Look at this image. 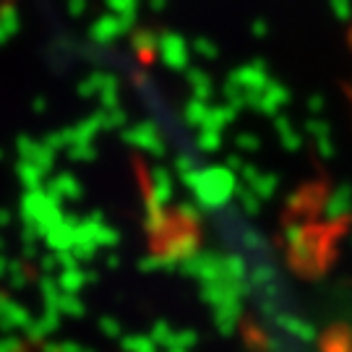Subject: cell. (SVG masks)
Segmentation results:
<instances>
[{"label": "cell", "instance_id": "obj_1", "mask_svg": "<svg viewBox=\"0 0 352 352\" xmlns=\"http://www.w3.org/2000/svg\"><path fill=\"white\" fill-rule=\"evenodd\" d=\"M352 227L350 219L340 222H302L285 217L282 219V238L287 243V266L300 279H316L327 277L334 258H337V243H340Z\"/></svg>", "mask_w": 352, "mask_h": 352}, {"label": "cell", "instance_id": "obj_2", "mask_svg": "<svg viewBox=\"0 0 352 352\" xmlns=\"http://www.w3.org/2000/svg\"><path fill=\"white\" fill-rule=\"evenodd\" d=\"M183 186L193 193L196 204L204 212H219L230 206V199L235 196L238 183H235V173L230 167H199L188 175H183Z\"/></svg>", "mask_w": 352, "mask_h": 352}, {"label": "cell", "instance_id": "obj_3", "mask_svg": "<svg viewBox=\"0 0 352 352\" xmlns=\"http://www.w3.org/2000/svg\"><path fill=\"white\" fill-rule=\"evenodd\" d=\"M65 217L63 201L55 199L47 190H24L21 204H19V219L21 227H29L32 232H37L39 238L45 240V235L52 227L58 225Z\"/></svg>", "mask_w": 352, "mask_h": 352}, {"label": "cell", "instance_id": "obj_4", "mask_svg": "<svg viewBox=\"0 0 352 352\" xmlns=\"http://www.w3.org/2000/svg\"><path fill=\"white\" fill-rule=\"evenodd\" d=\"M329 180L318 177V180H308L302 183L298 190H292L285 201V217L292 219H302V222H314L316 217H321L324 204L329 196Z\"/></svg>", "mask_w": 352, "mask_h": 352}, {"label": "cell", "instance_id": "obj_5", "mask_svg": "<svg viewBox=\"0 0 352 352\" xmlns=\"http://www.w3.org/2000/svg\"><path fill=\"white\" fill-rule=\"evenodd\" d=\"M177 272L183 277L201 282H214V279H227V266H225V253L217 251H199L186 261H180Z\"/></svg>", "mask_w": 352, "mask_h": 352}, {"label": "cell", "instance_id": "obj_6", "mask_svg": "<svg viewBox=\"0 0 352 352\" xmlns=\"http://www.w3.org/2000/svg\"><path fill=\"white\" fill-rule=\"evenodd\" d=\"M32 311L24 302H16L11 295H6L0 302V331L3 334H13V331H26L32 324Z\"/></svg>", "mask_w": 352, "mask_h": 352}, {"label": "cell", "instance_id": "obj_7", "mask_svg": "<svg viewBox=\"0 0 352 352\" xmlns=\"http://www.w3.org/2000/svg\"><path fill=\"white\" fill-rule=\"evenodd\" d=\"M78 225H81V217L78 214H65L58 225L52 227L50 232L45 235V243L52 253L71 251L76 245V235H78Z\"/></svg>", "mask_w": 352, "mask_h": 352}, {"label": "cell", "instance_id": "obj_8", "mask_svg": "<svg viewBox=\"0 0 352 352\" xmlns=\"http://www.w3.org/2000/svg\"><path fill=\"white\" fill-rule=\"evenodd\" d=\"M321 217L327 222H340V219H350L352 217V183H340L329 190L327 204Z\"/></svg>", "mask_w": 352, "mask_h": 352}, {"label": "cell", "instance_id": "obj_9", "mask_svg": "<svg viewBox=\"0 0 352 352\" xmlns=\"http://www.w3.org/2000/svg\"><path fill=\"white\" fill-rule=\"evenodd\" d=\"M60 324H63V316L58 308H42V314L39 318H34L29 329L24 331V337L29 344H42V342H47L50 334L55 331H60Z\"/></svg>", "mask_w": 352, "mask_h": 352}, {"label": "cell", "instance_id": "obj_10", "mask_svg": "<svg viewBox=\"0 0 352 352\" xmlns=\"http://www.w3.org/2000/svg\"><path fill=\"white\" fill-rule=\"evenodd\" d=\"M272 324H274L279 331H285L287 337L302 342V344H311V342L318 340L314 324H311V321H305V318H300V316L289 314V311H282V314H277Z\"/></svg>", "mask_w": 352, "mask_h": 352}, {"label": "cell", "instance_id": "obj_11", "mask_svg": "<svg viewBox=\"0 0 352 352\" xmlns=\"http://www.w3.org/2000/svg\"><path fill=\"white\" fill-rule=\"evenodd\" d=\"M243 311H245V302L235 300V302H225L219 308H214V329L219 337H232L235 331L243 324Z\"/></svg>", "mask_w": 352, "mask_h": 352}, {"label": "cell", "instance_id": "obj_12", "mask_svg": "<svg viewBox=\"0 0 352 352\" xmlns=\"http://www.w3.org/2000/svg\"><path fill=\"white\" fill-rule=\"evenodd\" d=\"M45 190L52 193L55 199H60L63 204H76L84 199V186L74 173H58L55 177H50Z\"/></svg>", "mask_w": 352, "mask_h": 352}, {"label": "cell", "instance_id": "obj_13", "mask_svg": "<svg viewBox=\"0 0 352 352\" xmlns=\"http://www.w3.org/2000/svg\"><path fill=\"white\" fill-rule=\"evenodd\" d=\"M318 352H352V327L350 324H331L318 337Z\"/></svg>", "mask_w": 352, "mask_h": 352}, {"label": "cell", "instance_id": "obj_14", "mask_svg": "<svg viewBox=\"0 0 352 352\" xmlns=\"http://www.w3.org/2000/svg\"><path fill=\"white\" fill-rule=\"evenodd\" d=\"M19 151H21V160L26 162H34L37 167H42L45 173H50L52 164H55V151L50 146H42V144H34L29 139L19 141Z\"/></svg>", "mask_w": 352, "mask_h": 352}, {"label": "cell", "instance_id": "obj_15", "mask_svg": "<svg viewBox=\"0 0 352 352\" xmlns=\"http://www.w3.org/2000/svg\"><path fill=\"white\" fill-rule=\"evenodd\" d=\"M149 186H151L154 199L167 209L170 201H173V190H175V186H173V175H170L164 167L157 164V167H151L149 170Z\"/></svg>", "mask_w": 352, "mask_h": 352}, {"label": "cell", "instance_id": "obj_16", "mask_svg": "<svg viewBox=\"0 0 352 352\" xmlns=\"http://www.w3.org/2000/svg\"><path fill=\"white\" fill-rule=\"evenodd\" d=\"M240 331H243V342H245L253 352H274V347H277V340H272L256 321H243V324H240Z\"/></svg>", "mask_w": 352, "mask_h": 352}, {"label": "cell", "instance_id": "obj_17", "mask_svg": "<svg viewBox=\"0 0 352 352\" xmlns=\"http://www.w3.org/2000/svg\"><path fill=\"white\" fill-rule=\"evenodd\" d=\"M6 279H8V287L11 289H24L32 282H37V269H34V264L24 261V258H16V261L8 264Z\"/></svg>", "mask_w": 352, "mask_h": 352}, {"label": "cell", "instance_id": "obj_18", "mask_svg": "<svg viewBox=\"0 0 352 352\" xmlns=\"http://www.w3.org/2000/svg\"><path fill=\"white\" fill-rule=\"evenodd\" d=\"M126 141L131 144V146H139V149L149 151L151 157H162L164 154V144L160 139H157V133L151 131V128H136V131H131V133H126Z\"/></svg>", "mask_w": 352, "mask_h": 352}, {"label": "cell", "instance_id": "obj_19", "mask_svg": "<svg viewBox=\"0 0 352 352\" xmlns=\"http://www.w3.org/2000/svg\"><path fill=\"white\" fill-rule=\"evenodd\" d=\"M16 175H19V180H21V186H24V190H42L47 183H45V170L42 167H37L34 162H26V160H21V162L16 164Z\"/></svg>", "mask_w": 352, "mask_h": 352}, {"label": "cell", "instance_id": "obj_20", "mask_svg": "<svg viewBox=\"0 0 352 352\" xmlns=\"http://www.w3.org/2000/svg\"><path fill=\"white\" fill-rule=\"evenodd\" d=\"M177 266H180L177 261L167 258L162 253H149V256H144L139 264H136V269H139L141 274H157V272H162V274H175Z\"/></svg>", "mask_w": 352, "mask_h": 352}, {"label": "cell", "instance_id": "obj_21", "mask_svg": "<svg viewBox=\"0 0 352 352\" xmlns=\"http://www.w3.org/2000/svg\"><path fill=\"white\" fill-rule=\"evenodd\" d=\"M58 285L65 295H81V289H87V269L81 266H74V269H63L58 274Z\"/></svg>", "mask_w": 352, "mask_h": 352}, {"label": "cell", "instance_id": "obj_22", "mask_svg": "<svg viewBox=\"0 0 352 352\" xmlns=\"http://www.w3.org/2000/svg\"><path fill=\"white\" fill-rule=\"evenodd\" d=\"M37 289H39V298H42V308H58V300H60V295H63V289L58 285V277L39 274Z\"/></svg>", "mask_w": 352, "mask_h": 352}, {"label": "cell", "instance_id": "obj_23", "mask_svg": "<svg viewBox=\"0 0 352 352\" xmlns=\"http://www.w3.org/2000/svg\"><path fill=\"white\" fill-rule=\"evenodd\" d=\"M248 188L261 199V201H272L279 190V177L274 173H258V177L253 180Z\"/></svg>", "mask_w": 352, "mask_h": 352}, {"label": "cell", "instance_id": "obj_24", "mask_svg": "<svg viewBox=\"0 0 352 352\" xmlns=\"http://www.w3.org/2000/svg\"><path fill=\"white\" fill-rule=\"evenodd\" d=\"M235 199H238V209L243 217H251V219H256L258 214H261V199L253 193L248 186H238V190H235Z\"/></svg>", "mask_w": 352, "mask_h": 352}, {"label": "cell", "instance_id": "obj_25", "mask_svg": "<svg viewBox=\"0 0 352 352\" xmlns=\"http://www.w3.org/2000/svg\"><path fill=\"white\" fill-rule=\"evenodd\" d=\"M160 347L151 342L149 334H141V331H133V334H123L120 337V352H157Z\"/></svg>", "mask_w": 352, "mask_h": 352}, {"label": "cell", "instance_id": "obj_26", "mask_svg": "<svg viewBox=\"0 0 352 352\" xmlns=\"http://www.w3.org/2000/svg\"><path fill=\"white\" fill-rule=\"evenodd\" d=\"M225 266H227V279H235V282L248 279L251 264H248L245 256H240V253H225Z\"/></svg>", "mask_w": 352, "mask_h": 352}, {"label": "cell", "instance_id": "obj_27", "mask_svg": "<svg viewBox=\"0 0 352 352\" xmlns=\"http://www.w3.org/2000/svg\"><path fill=\"white\" fill-rule=\"evenodd\" d=\"M173 334H175V329H173V324H170L167 318H157V321L151 324V329H149L151 342H154L157 347H162V350H167V347H170Z\"/></svg>", "mask_w": 352, "mask_h": 352}, {"label": "cell", "instance_id": "obj_28", "mask_svg": "<svg viewBox=\"0 0 352 352\" xmlns=\"http://www.w3.org/2000/svg\"><path fill=\"white\" fill-rule=\"evenodd\" d=\"M58 311L60 316H68V318H84L87 316V302L81 300L78 295H60L58 300Z\"/></svg>", "mask_w": 352, "mask_h": 352}, {"label": "cell", "instance_id": "obj_29", "mask_svg": "<svg viewBox=\"0 0 352 352\" xmlns=\"http://www.w3.org/2000/svg\"><path fill=\"white\" fill-rule=\"evenodd\" d=\"M97 327H100V331L107 340H115V342H120V337L126 334L120 318H115V316H100V318H97Z\"/></svg>", "mask_w": 352, "mask_h": 352}, {"label": "cell", "instance_id": "obj_30", "mask_svg": "<svg viewBox=\"0 0 352 352\" xmlns=\"http://www.w3.org/2000/svg\"><path fill=\"white\" fill-rule=\"evenodd\" d=\"M199 344V331L196 329H175V334H173V342H170V347H180V350H193Z\"/></svg>", "mask_w": 352, "mask_h": 352}, {"label": "cell", "instance_id": "obj_31", "mask_svg": "<svg viewBox=\"0 0 352 352\" xmlns=\"http://www.w3.org/2000/svg\"><path fill=\"white\" fill-rule=\"evenodd\" d=\"M68 157L74 160V162H91L94 157H97V151L91 149V144H71V149H68Z\"/></svg>", "mask_w": 352, "mask_h": 352}, {"label": "cell", "instance_id": "obj_32", "mask_svg": "<svg viewBox=\"0 0 352 352\" xmlns=\"http://www.w3.org/2000/svg\"><path fill=\"white\" fill-rule=\"evenodd\" d=\"M39 274H50V277H55V274H60V261H58V253H45V256H39Z\"/></svg>", "mask_w": 352, "mask_h": 352}, {"label": "cell", "instance_id": "obj_33", "mask_svg": "<svg viewBox=\"0 0 352 352\" xmlns=\"http://www.w3.org/2000/svg\"><path fill=\"white\" fill-rule=\"evenodd\" d=\"M0 352H26V342L13 337V334H6L0 340Z\"/></svg>", "mask_w": 352, "mask_h": 352}, {"label": "cell", "instance_id": "obj_34", "mask_svg": "<svg viewBox=\"0 0 352 352\" xmlns=\"http://www.w3.org/2000/svg\"><path fill=\"white\" fill-rule=\"evenodd\" d=\"M196 160H193V157H188V154H183V157H177L175 160V170H177V175L183 177V175H188V173H193V170H199V167H196Z\"/></svg>", "mask_w": 352, "mask_h": 352}, {"label": "cell", "instance_id": "obj_35", "mask_svg": "<svg viewBox=\"0 0 352 352\" xmlns=\"http://www.w3.org/2000/svg\"><path fill=\"white\" fill-rule=\"evenodd\" d=\"M199 146H201L204 151H217L219 149V136L212 133V131H206L201 139H199Z\"/></svg>", "mask_w": 352, "mask_h": 352}, {"label": "cell", "instance_id": "obj_36", "mask_svg": "<svg viewBox=\"0 0 352 352\" xmlns=\"http://www.w3.org/2000/svg\"><path fill=\"white\" fill-rule=\"evenodd\" d=\"M104 266H107V269H110V272H118V269H120V266H123V256H120V253H107V258H104Z\"/></svg>", "mask_w": 352, "mask_h": 352}, {"label": "cell", "instance_id": "obj_37", "mask_svg": "<svg viewBox=\"0 0 352 352\" xmlns=\"http://www.w3.org/2000/svg\"><path fill=\"white\" fill-rule=\"evenodd\" d=\"M11 225H13V212L6 209V206H0V230H6V227Z\"/></svg>", "mask_w": 352, "mask_h": 352}, {"label": "cell", "instance_id": "obj_38", "mask_svg": "<svg viewBox=\"0 0 352 352\" xmlns=\"http://www.w3.org/2000/svg\"><path fill=\"white\" fill-rule=\"evenodd\" d=\"M238 146H240V149L256 151V149H258V141L253 139V136H240V139H238Z\"/></svg>", "mask_w": 352, "mask_h": 352}, {"label": "cell", "instance_id": "obj_39", "mask_svg": "<svg viewBox=\"0 0 352 352\" xmlns=\"http://www.w3.org/2000/svg\"><path fill=\"white\" fill-rule=\"evenodd\" d=\"M81 350H84V344H78V342H74V340L60 342V352H81Z\"/></svg>", "mask_w": 352, "mask_h": 352}, {"label": "cell", "instance_id": "obj_40", "mask_svg": "<svg viewBox=\"0 0 352 352\" xmlns=\"http://www.w3.org/2000/svg\"><path fill=\"white\" fill-rule=\"evenodd\" d=\"M39 352H60V342H42Z\"/></svg>", "mask_w": 352, "mask_h": 352}, {"label": "cell", "instance_id": "obj_41", "mask_svg": "<svg viewBox=\"0 0 352 352\" xmlns=\"http://www.w3.org/2000/svg\"><path fill=\"white\" fill-rule=\"evenodd\" d=\"M227 164H230V170H232V173H235V170H243V167H245V162H243L240 157H230V160H227Z\"/></svg>", "mask_w": 352, "mask_h": 352}, {"label": "cell", "instance_id": "obj_42", "mask_svg": "<svg viewBox=\"0 0 352 352\" xmlns=\"http://www.w3.org/2000/svg\"><path fill=\"white\" fill-rule=\"evenodd\" d=\"M8 264H11V258H8L6 253H0V279L6 277V272H8Z\"/></svg>", "mask_w": 352, "mask_h": 352}, {"label": "cell", "instance_id": "obj_43", "mask_svg": "<svg viewBox=\"0 0 352 352\" xmlns=\"http://www.w3.org/2000/svg\"><path fill=\"white\" fill-rule=\"evenodd\" d=\"M87 285H100V272L87 269Z\"/></svg>", "mask_w": 352, "mask_h": 352}, {"label": "cell", "instance_id": "obj_44", "mask_svg": "<svg viewBox=\"0 0 352 352\" xmlns=\"http://www.w3.org/2000/svg\"><path fill=\"white\" fill-rule=\"evenodd\" d=\"M164 352H188V350H180V347H167Z\"/></svg>", "mask_w": 352, "mask_h": 352}, {"label": "cell", "instance_id": "obj_45", "mask_svg": "<svg viewBox=\"0 0 352 352\" xmlns=\"http://www.w3.org/2000/svg\"><path fill=\"white\" fill-rule=\"evenodd\" d=\"M3 248H6V240H3V235H0V253H3Z\"/></svg>", "mask_w": 352, "mask_h": 352}, {"label": "cell", "instance_id": "obj_46", "mask_svg": "<svg viewBox=\"0 0 352 352\" xmlns=\"http://www.w3.org/2000/svg\"><path fill=\"white\" fill-rule=\"evenodd\" d=\"M81 352H100V350H94V347H84Z\"/></svg>", "mask_w": 352, "mask_h": 352}]
</instances>
